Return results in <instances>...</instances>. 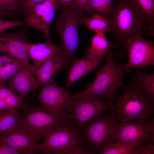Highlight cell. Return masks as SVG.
Returning a JSON list of instances; mask_svg holds the SVG:
<instances>
[{
  "mask_svg": "<svg viewBox=\"0 0 154 154\" xmlns=\"http://www.w3.org/2000/svg\"><path fill=\"white\" fill-rule=\"evenodd\" d=\"M113 11L107 19L108 31L113 35L117 55L122 58L128 40L138 35L151 36L144 13L134 0H115Z\"/></svg>",
  "mask_w": 154,
  "mask_h": 154,
  "instance_id": "1",
  "label": "cell"
},
{
  "mask_svg": "<svg viewBox=\"0 0 154 154\" xmlns=\"http://www.w3.org/2000/svg\"><path fill=\"white\" fill-rule=\"evenodd\" d=\"M122 87L123 92L115 96L110 112L120 123H145L153 112L154 103L132 82Z\"/></svg>",
  "mask_w": 154,
  "mask_h": 154,
  "instance_id": "2",
  "label": "cell"
},
{
  "mask_svg": "<svg viewBox=\"0 0 154 154\" xmlns=\"http://www.w3.org/2000/svg\"><path fill=\"white\" fill-rule=\"evenodd\" d=\"M37 148L43 154H94L84 144L81 130L76 126L73 118L65 120L45 137Z\"/></svg>",
  "mask_w": 154,
  "mask_h": 154,
  "instance_id": "3",
  "label": "cell"
},
{
  "mask_svg": "<svg viewBox=\"0 0 154 154\" xmlns=\"http://www.w3.org/2000/svg\"><path fill=\"white\" fill-rule=\"evenodd\" d=\"M105 60L106 63L98 69L93 82L84 91L71 97L93 94L113 102L117 91L123 84L124 65L116 60L111 47L107 50Z\"/></svg>",
  "mask_w": 154,
  "mask_h": 154,
  "instance_id": "4",
  "label": "cell"
},
{
  "mask_svg": "<svg viewBox=\"0 0 154 154\" xmlns=\"http://www.w3.org/2000/svg\"><path fill=\"white\" fill-rule=\"evenodd\" d=\"M59 10L60 14L56 20V28L62 40V52L68 68L78 59L76 52L78 43L79 27L90 17L74 2L60 6Z\"/></svg>",
  "mask_w": 154,
  "mask_h": 154,
  "instance_id": "5",
  "label": "cell"
},
{
  "mask_svg": "<svg viewBox=\"0 0 154 154\" xmlns=\"http://www.w3.org/2000/svg\"><path fill=\"white\" fill-rule=\"evenodd\" d=\"M119 121L110 112L107 111L90 120L81 130L85 146L96 153L106 143L117 142L116 128Z\"/></svg>",
  "mask_w": 154,
  "mask_h": 154,
  "instance_id": "6",
  "label": "cell"
},
{
  "mask_svg": "<svg viewBox=\"0 0 154 154\" xmlns=\"http://www.w3.org/2000/svg\"><path fill=\"white\" fill-rule=\"evenodd\" d=\"M20 119L40 139L51 133L65 120L73 118L69 114H58L49 111L43 106H26Z\"/></svg>",
  "mask_w": 154,
  "mask_h": 154,
  "instance_id": "7",
  "label": "cell"
},
{
  "mask_svg": "<svg viewBox=\"0 0 154 154\" xmlns=\"http://www.w3.org/2000/svg\"><path fill=\"white\" fill-rule=\"evenodd\" d=\"M71 98L69 113L72 116L75 125L80 130L97 116L110 110L113 103L93 94Z\"/></svg>",
  "mask_w": 154,
  "mask_h": 154,
  "instance_id": "8",
  "label": "cell"
},
{
  "mask_svg": "<svg viewBox=\"0 0 154 154\" xmlns=\"http://www.w3.org/2000/svg\"><path fill=\"white\" fill-rule=\"evenodd\" d=\"M150 133L154 134L153 117L147 124L139 122H120L116 128L118 141L125 144L132 151L141 146L144 141L154 142V135Z\"/></svg>",
  "mask_w": 154,
  "mask_h": 154,
  "instance_id": "9",
  "label": "cell"
},
{
  "mask_svg": "<svg viewBox=\"0 0 154 154\" xmlns=\"http://www.w3.org/2000/svg\"><path fill=\"white\" fill-rule=\"evenodd\" d=\"M128 53L125 71L129 72L131 68L144 69L154 65V43L138 35L129 39L126 46Z\"/></svg>",
  "mask_w": 154,
  "mask_h": 154,
  "instance_id": "10",
  "label": "cell"
},
{
  "mask_svg": "<svg viewBox=\"0 0 154 154\" xmlns=\"http://www.w3.org/2000/svg\"><path fill=\"white\" fill-rule=\"evenodd\" d=\"M38 96L40 102L50 112L58 114H69L72 99L66 91L54 82L42 84Z\"/></svg>",
  "mask_w": 154,
  "mask_h": 154,
  "instance_id": "11",
  "label": "cell"
},
{
  "mask_svg": "<svg viewBox=\"0 0 154 154\" xmlns=\"http://www.w3.org/2000/svg\"><path fill=\"white\" fill-rule=\"evenodd\" d=\"M59 7L56 0H44L34 6L26 16L23 22L37 31L42 30L47 40H50V25L54 17L56 11Z\"/></svg>",
  "mask_w": 154,
  "mask_h": 154,
  "instance_id": "12",
  "label": "cell"
},
{
  "mask_svg": "<svg viewBox=\"0 0 154 154\" xmlns=\"http://www.w3.org/2000/svg\"><path fill=\"white\" fill-rule=\"evenodd\" d=\"M0 136L9 145L20 149L21 154L39 153L37 146L40 139L20 119L6 135Z\"/></svg>",
  "mask_w": 154,
  "mask_h": 154,
  "instance_id": "13",
  "label": "cell"
},
{
  "mask_svg": "<svg viewBox=\"0 0 154 154\" xmlns=\"http://www.w3.org/2000/svg\"><path fill=\"white\" fill-rule=\"evenodd\" d=\"M24 43H28L24 30L13 33L3 32L0 34V52L21 62L34 72L36 69L29 62Z\"/></svg>",
  "mask_w": 154,
  "mask_h": 154,
  "instance_id": "14",
  "label": "cell"
},
{
  "mask_svg": "<svg viewBox=\"0 0 154 154\" xmlns=\"http://www.w3.org/2000/svg\"><path fill=\"white\" fill-rule=\"evenodd\" d=\"M7 81L9 88L17 91L23 99L28 93L35 91L41 85L33 70L25 64Z\"/></svg>",
  "mask_w": 154,
  "mask_h": 154,
  "instance_id": "15",
  "label": "cell"
},
{
  "mask_svg": "<svg viewBox=\"0 0 154 154\" xmlns=\"http://www.w3.org/2000/svg\"><path fill=\"white\" fill-rule=\"evenodd\" d=\"M106 53L99 56L91 53L88 50L84 56L77 59L72 65L65 87H69L80 78L96 69L106 59Z\"/></svg>",
  "mask_w": 154,
  "mask_h": 154,
  "instance_id": "16",
  "label": "cell"
},
{
  "mask_svg": "<svg viewBox=\"0 0 154 154\" xmlns=\"http://www.w3.org/2000/svg\"><path fill=\"white\" fill-rule=\"evenodd\" d=\"M64 68L67 67L61 51L46 60L40 67L36 69L34 73L37 80L41 85L54 81L59 72Z\"/></svg>",
  "mask_w": 154,
  "mask_h": 154,
  "instance_id": "17",
  "label": "cell"
},
{
  "mask_svg": "<svg viewBox=\"0 0 154 154\" xmlns=\"http://www.w3.org/2000/svg\"><path fill=\"white\" fill-rule=\"evenodd\" d=\"M23 44L27 54L33 60V66L36 69L39 68L48 58L63 50L62 46H55L48 40L43 43H24Z\"/></svg>",
  "mask_w": 154,
  "mask_h": 154,
  "instance_id": "18",
  "label": "cell"
},
{
  "mask_svg": "<svg viewBox=\"0 0 154 154\" xmlns=\"http://www.w3.org/2000/svg\"><path fill=\"white\" fill-rule=\"evenodd\" d=\"M129 77L131 82L154 103V73H143L137 69L135 74Z\"/></svg>",
  "mask_w": 154,
  "mask_h": 154,
  "instance_id": "19",
  "label": "cell"
},
{
  "mask_svg": "<svg viewBox=\"0 0 154 154\" xmlns=\"http://www.w3.org/2000/svg\"><path fill=\"white\" fill-rule=\"evenodd\" d=\"M21 112L0 110V136L6 135L19 121Z\"/></svg>",
  "mask_w": 154,
  "mask_h": 154,
  "instance_id": "20",
  "label": "cell"
},
{
  "mask_svg": "<svg viewBox=\"0 0 154 154\" xmlns=\"http://www.w3.org/2000/svg\"><path fill=\"white\" fill-rule=\"evenodd\" d=\"M115 45L108 41L104 33H96L92 38L88 50L94 54L101 56L106 54L108 48Z\"/></svg>",
  "mask_w": 154,
  "mask_h": 154,
  "instance_id": "21",
  "label": "cell"
},
{
  "mask_svg": "<svg viewBox=\"0 0 154 154\" xmlns=\"http://www.w3.org/2000/svg\"><path fill=\"white\" fill-rule=\"evenodd\" d=\"M82 24L96 33H104L105 32L108 31V26L109 21L108 19L103 16L95 13L91 17L86 18Z\"/></svg>",
  "mask_w": 154,
  "mask_h": 154,
  "instance_id": "22",
  "label": "cell"
},
{
  "mask_svg": "<svg viewBox=\"0 0 154 154\" xmlns=\"http://www.w3.org/2000/svg\"><path fill=\"white\" fill-rule=\"evenodd\" d=\"M115 0H89L90 8L95 10L98 14L107 19L113 11Z\"/></svg>",
  "mask_w": 154,
  "mask_h": 154,
  "instance_id": "23",
  "label": "cell"
},
{
  "mask_svg": "<svg viewBox=\"0 0 154 154\" xmlns=\"http://www.w3.org/2000/svg\"><path fill=\"white\" fill-rule=\"evenodd\" d=\"M21 0H0V19L12 17L20 12Z\"/></svg>",
  "mask_w": 154,
  "mask_h": 154,
  "instance_id": "24",
  "label": "cell"
},
{
  "mask_svg": "<svg viewBox=\"0 0 154 154\" xmlns=\"http://www.w3.org/2000/svg\"><path fill=\"white\" fill-rule=\"evenodd\" d=\"M132 150L119 141L110 143L103 145L100 150V154H132Z\"/></svg>",
  "mask_w": 154,
  "mask_h": 154,
  "instance_id": "25",
  "label": "cell"
},
{
  "mask_svg": "<svg viewBox=\"0 0 154 154\" xmlns=\"http://www.w3.org/2000/svg\"><path fill=\"white\" fill-rule=\"evenodd\" d=\"M145 14L149 22L151 36L154 35V0H134Z\"/></svg>",
  "mask_w": 154,
  "mask_h": 154,
  "instance_id": "26",
  "label": "cell"
},
{
  "mask_svg": "<svg viewBox=\"0 0 154 154\" xmlns=\"http://www.w3.org/2000/svg\"><path fill=\"white\" fill-rule=\"evenodd\" d=\"M24 64L21 62L18 61L0 68V86H4L5 82L14 75Z\"/></svg>",
  "mask_w": 154,
  "mask_h": 154,
  "instance_id": "27",
  "label": "cell"
},
{
  "mask_svg": "<svg viewBox=\"0 0 154 154\" xmlns=\"http://www.w3.org/2000/svg\"><path fill=\"white\" fill-rule=\"evenodd\" d=\"M24 100L20 95L14 91L5 100L8 106L9 112L14 113L19 109H24L26 105L23 102Z\"/></svg>",
  "mask_w": 154,
  "mask_h": 154,
  "instance_id": "28",
  "label": "cell"
},
{
  "mask_svg": "<svg viewBox=\"0 0 154 154\" xmlns=\"http://www.w3.org/2000/svg\"><path fill=\"white\" fill-rule=\"evenodd\" d=\"M44 0H21L20 11L26 16L37 3Z\"/></svg>",
  "mask_w": 154,
  "mask_h": 154,
  "instance_id": "29",
  "label": "cell"
},
{
  "mask_svg": "<svg viewBox=\"0 0 154 154\" xmlns=\"http://www.w3.org/2000/svg\"><path fill=\"white\" fill-rule=\"evenodd\" d=\"M21 154L20 149L14 148L5 142L0 136V154Z\"/></svg>",
  "mask_w": 154,
  "mask_h": 154,
  "instance_id": "30",
  "label": "cell"
},
{
  "mask_svg": "<svg viewBox=\"0 0 154 154\" xmlns=\"http://www.w3.org/2000/svg\"><path fill=\"white\" fill-rule=\"evenodd\" d=\"M23 21H11L0 19V34L8 29L17 26H23Z\"/></svg>",
  "mask_w": 154,
  "mask_h": 154,
  "instance_id": "31",
  "label": "cell"
},
{
  "mask_svg": "<svg viewBox=\"0 0 154 154\" xmlns=\"http://www.w3.org/2000/svg\"><path fill=\"white\" fill-rule=\"evenodd\" d=\"M154 153V145L152 142H149L132 152V154H150Z\"/></svg>",
  "mask_w": 154,
  "mask_h": 154,
  "instance_id": "32",
  "label": "cell"
},
{
  "mask_svg": "<svg viewBox=\"0 0 154 154\" xmlns=\"http://www.w3.org/2000/svg\"><path fill=\"white\" fill-rule=\"evenodd\" d=\"M79 7L91 16L95 14L90 7L89 0H73Z\"/></svg>",
  "mask_w": 154,
  "mask_h": 154,
  "instance_id": "33",
  "label": "cell"
},
{
  "mask_svg": "<svg viewBox=\"0 0 154 154\" xmlns=\"http://www.w3.org/2000/svg\"><path fill=\"white\" fill-rule=\"evenodd\" d=\"M18 61L5 55H0V68L6 67Z\"/></svg>",
  "mask_w": 154,
  "mask_h": 154,
  "instance_id": "34",
  "label": "cell"
},
{
  "mask_svg": "<svg viewBox=\"0 0 154 154\" xmlns=\"http://www.w3.org/2000/svg\"><path fill=\"white\" fill-rule=\"evenodd\" d=\"M13 90L4 86H0V98L5 100L14 92Z\"/></svg>",
  "mask_w": 154,
  "mask_h": 154,
  "instance_id": "35",
  "label": "cell"
},
{
  "mask_svg": "<svg viewBox=\"0 0 154 154\" xmlns=\"http://www.w3.org/2000/svg\"><path fill=\"white\" fill-rule=\"evenodd\" d=\"M0 110L7 111L9 112L8 106L5 100L0 98Z\"/></svg>",
  "mask_w": 154,
  "mask_h": 154,
  "instance_id": "36",
  "label": "cell"
},
{
  "mask_svg": "<svg viewBox=\"0 0 154 154\" xmlns=\"http://www.w3.org/2000/svg\"><path fill=\"white\" fill-rule=\"evenodd\" d=\"M59 5L63 6L70 4L73 2V0H56Z\"/></svg>",
  "mask_w": 154,
  "mask_h": 154,
  "instance_id": "37",
  "label": "cell"
}]
</instances>
